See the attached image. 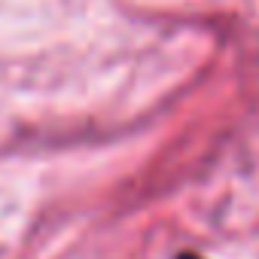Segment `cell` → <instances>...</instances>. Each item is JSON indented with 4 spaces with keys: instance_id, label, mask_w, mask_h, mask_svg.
Returning <instances> with one entry per match:
<instances>
[{
    "instance_id": "1",
    "label": "cell",
    "mask_w": 259,
    "mask_h": 259,
    "mask_svg": "<svg viewBox=\"0 0 259 259\" xmlns=\"http://www.w3.org/2000/svg\"><path fill=\"white\" fill-rule=\"evenodd\" d=\"M174 259H201V256H195V253H180V256H174Z\"/></svg>"
}]
</instances>
